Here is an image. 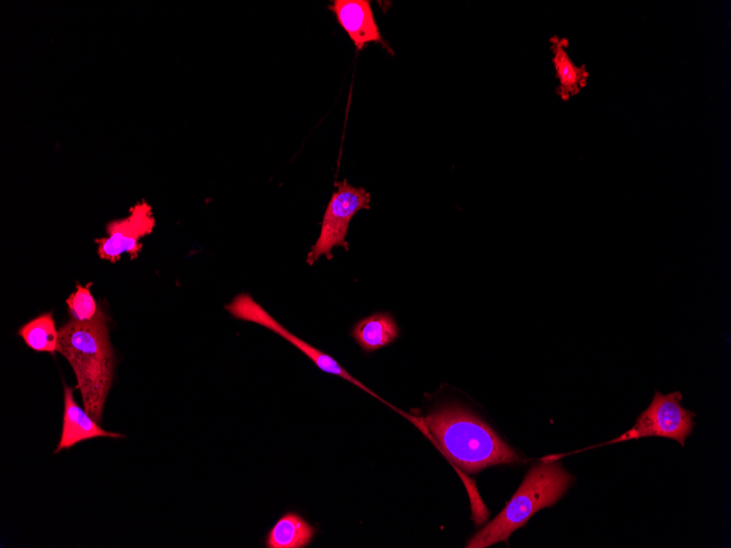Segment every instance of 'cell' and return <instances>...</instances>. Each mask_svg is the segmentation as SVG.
<instances>
[{"label": "cell", "mask_w": 731, "mask_h": 548, "mask_svg": "<svg viewBox=\"0 0 731 548\" xmlns=\"http://www.w3.org/2000/svg\"><path fill=\"white\" fill-rule=\"evenodd\" d=\"M399 412L418 428L428 430L444 454L466 473L521 460L486 422L460 405H444L423 419Z\"/></svg>", "instance_id": "1"}, {"label": "cell", "mask_w": 731, "mask_h": 548, "mask_svg": "<svg viewBox=\"0 0 731 548\" xmlns=\"http://www.w3.org/2000/svg\"><path fill=\"white\" fill-rule=\"evenodd\" d=\"M57 351L73 369L84 409L98 423L114 373L107 317L102 307L90 322L69 320L59 329Z\"/></svg>", "instance_id": "2"}, {"label": "cell", "mask_w": 731, "mask_h": 548, "mask_svg": "<svg viewBox=\"0 0 731 548\" xmlns=\"http://www.w3.org/2000/svg\"><path fill=\"white\" fill-rule=\"evenodd\" d=\"M573 480L557 460L545 459L534 465L502 511L478 530L465 547L485 548L507 541L534 513L555 504Z\"/></svg>", "instance_id": "3"}, {"label": "cell", "mask_w": 731, "mask_h": 548, "mask_svg": "<svg viewBox=\"0 0 731 548\" xmlns=\"http://www.w3.org/2000/svg\"><path fill=\"white\" fill-rule=\"evenodd\" d=\"M336 187L323 215L320 235L308 254L309 265H313L322 255L332 259L334 247L348 250L346 235L352 217L370 208V194L364 188L355 187L347 179L336 183Z\"/></svg>", "instance_id": "4"}, {"label": "cell", "mask_w": 731, "mask_h": 548, "mask_svg": "<svg viewBox=\"0 0 731 548\" xmlns=\"http://www.w3.org/2000/svg\"><path fill=\"white\" fill-rule=\"evenodd\" d=\"M682 394L654 393L651 404L636 420L634 427L607 443H617L643 436H664L677 441L682 446L694 427L695 413L681 405Z\"/></svg>", "instance_id": "5"}, {"label": "cell", "mask_w": 731, "mask_h": 548, "mask_svg": "<svg viewBox=\"0 0 731 548\" xmlns=\"http://www.w3.org/2000/svg\"><path fill=\"white\" fill-rule=\"evenodd\" d=\"M225 310L235 318L252 322L258 324L276 334L281 336L283 339L289 341L300 351H302L313 363L322 371L330 374H335L355 385L361 389L373 395L378 399L385 403L382 398L375 395L367 386H364L357 378L351 376L348 371H346L334 358L326 354L325 352L316 349L312 345H309L304 340L300 339L295 335L291 334L286 327L278 323L266 310L258 304L250 294L240 293L237 294L231 303L225 305Z\"/></svg>", "instance_id": "6"}, {"label": "cell", "mask_w": 731, "mask_h": 548, "mask_svg": "<svg viewBox=\"0 0 731 548\" xmlns=\"http://www.w3.org/2000/svg\"><path fill=\"white\" fill-rule=\"evenodd\" d=\"M155 226V218L151 206L138 201L129 209L125 218L113 220L106 225V236L96 238L97 254L101 259L117 263L123 254L131 259L141 252V238L149 235Z\"/></svg>", "instance_id": "7"}, {"label": "cell", "mask_w": 731, "mask_h": 548, "mask_svg": "<svg viewBox=\"0 0 731 548\" xmlns=\"http://www.w3.org/2000/svg\"><path fill=\"white\" fill-rule=\"evenodd\" d=\"M337 23L348 34L357 50H362L369 43H380L391 54L375 22L369 0H334L328 5Z\"/></svg>", "instance_id": "8"}, {"label": "cell", "mask_w": 731, "mask_h": 548, "mask_svg": "<svg viewBox=\"0 0 731 548\" xmlns=\"http://www.w3.org/2000/svg\"><path fill=\"white\" fill-rule=\"evenodd\" d=\"M65 409L62 419V430L60 441L55 453L65 448L97 436L121 438L123 435L116 432L106 431L98 425L91 415L82 409L74 400L72 388L65 386Z\"/></svg>", "instance_id": "9"}, {"label": "cell", "mask_w": 731, "mask_h": 548, "mask_svg": "<svg viewBox=\"0 0 731 548\" xmlns=\"http://www.w3.org/2000/svg\"><path fill=\"white\" fill-rule=\"evenodd\" d=\"M351 336L363 351L372 352L393 342L399 336V329L390 313L379 312L360 319Z\"/></svg>", "instance_id": "10"}, {"label": "cell", "mask_w": 731, "mask_h": 548, "mask_svg": "<svg viewBox=\"0 0 731 548\" xmlns=\"http://www.w3.org/2000/svg\"><path fill=\"white\" fill-rule=\"evenodd\" d=\"M568 40L556 36L550 38L553 63L559 85L557 94L566 101L580 92L587 84L589 72L585 65L576 66L567 53Z\"/></svg>", "instance_id": "11"}, {"label": "cell", "mask_w": 731, "mask_h": 548, "mask_svg": "<svg viewBox=\"0 0 731 548\" xmlns=\"http://www.w3.org/2000/svg\"><path fill=\"white\" fill-rule=\"evenodd\" d=\"M316 529L301 515L288 512L269 530L266 538L268 548H303L314 537Z\"/></svg>", "instance_id": "12"}, {"label": "cell", "mask_w": 731, "mask_h": 548, "mask_svg": "<svg viewBox=\"0 0 731 548\" xmlns=\"http://www.w3.org/2000/svg\"><path fill=\"white\" fill-rule=\"evenodd\" d=\"M18 334L34 351L50 353L57 351L59 330L56 328L51 312L40 314L22 325Z\"/></svg>", "instance_id": "13"}, {"label": "cell", "mask_w": 731, "mask_h": 548, "mask_svg": "<svg viewBox=\"0 0 731 548\" xmlns=\"http://www.w3.org/2000/svg\"><path fill=\"white\" fill-rule=\"evenodd\" d=\"M91 284L90 282L82 287L77 282L76 291L66 300L71 319L84 323L95 317L98 306L90 291Z\"/></svg>", "instance_id": "14"}]
</instances>
